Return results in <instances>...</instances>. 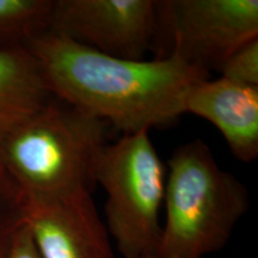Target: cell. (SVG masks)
Returning a JSON list of instances; mask_svg holds the SVG:
<instances>
[{"instance_id":"obj_1","label":"cell","mask_w":258,"mask_h":258,"mask_svg":"<svg viewBox=\"0 0 258 258\" xmlns=\"http://www.w3.org/2000/svg\"><path fill=\"white\" fill-rule=\"evenodd\" d=\"M27 49L55 98L132 134L167 125L184 114L194 85L208 71L178 54L152 60L105 55L67 38L43 32Z\"/></svg>"},{"instance_id":"obj_2","label":"cell","mask_w":258,"mask_h":258,"mask_svg":"<svg viewBox=\"0 0 258 258\" xmlns=\"http://www.w3.org/2000/svg\"><path fill=\"white\" fill-rule=\"evenodd\" d=\"M108 127L54 97L0 139V163L24 199L92 192Z\"/></svg>"},{"instance_id":"obj_3","label":"cell","mask_w":258,"mask_h":258,"mask_svg":"<svg viewBox=\"0 0 258 258\" xmlns=\"http://www.w3.org/2000/svg\"><path fill=\"white\" fill-rule=\"evenodd\" d=\"M165 221L158 254L203 258L221 250L249 209V191L194 139L173 151L165 180Z\"/></svg>"},{"instance_id":"obj_4","label":"cell","mask_w":258,"mask_h":258,"mask_svg":"<svg viewBox=\"0 0 258 258\" xmlns=\"http://www.w3.org/2000/svg\"><path fill=\"white\" fill-rule=\"evenodd\" d=\"M106 194L105 226L121 258L159 251L165 195V169L150 131L122 134L104 147L96 172Z\"/></svg>"},{"instance_id":"obj_5","label":"cell","mask_w":258,"mask_h":258,"mask_svg":"<svg viewBox=\"0 0 258 258\" xmlns=\"http://www.w3.org/2000/svg\"><path fill=\"white\" fill-rule=\"evenodd\" d=\"M158 14L156 57L175 53L208 72L258 38L257 0H164Z\"/></svg>"},{"instance_id":"obj_6","label":"cell","mask_w":258,"mask_h":258,"mask_svg":"<svg viewBox=\"0 0 258 258\" xmlns=\"http://www.w3.org/2000/svg\"><path fill=\"white\" fill-rule=\"evenodd\" d=\"M48 32L105 55L145 60L156 51V0H54Z\"/></svg>"},{"instance_id":"obj_7","label":"cell","mask_w":258,"mask_h":258,"mask_svg":"<svg viewBox=\"0 0 258 258\" xmlns=\"http://www.w3.org/2000/svg\"><path fill=\"white\" fill-rule=\"evenodd\" d=\"M23 199V220L41 258H115L92 192Z\"/></svg>"},{"instance_id":"obj_8","label":"cell","mask_w":258,"mask_h":258,"mask_svg":"<svg viewBox=\"0 0 258 258\" xmlns=\"http://www.w3.org/2000/svg\"><path fill=\"white\" fill-rule=\"evenodd\" d=\"M184 114L199 116L217 127L238 160L257 159L258 88L221 77L202 80L186 96Z\"/></svg>"},{"instance_id":"obj_9","label":"cell","mask_w":258,"mask_h":258,"mask_svg":"<svg viewBox=\"0 0 258 258\" xmlns=\"http://www.w3.org/2000/svg\"><path fill=\"white\" fill-rule=\"evenodd\" d=\"M53 98L36 60L27 48L0 49V139Z\"/></svg>"},{"instance_id":"obj_10","label":"cell","mask_w":258,"mask_h":258,"mask_svg":"<svg viewBox=\"0 0 258 258\" xmlns=\"http://www.w3.org/2000/svg\"><path fill=\"white\" fill-rule=\"evenodd\" d=\"M54 0H0V49L27 48L49 28Z\"/></svg>"},{"instance_id":"obj_11","label":"cell","mask_w":258,"mask_h":258,"mask_svg":"<svg viewBox=\"0 0 258 258\" xmlns=\"http://www.w3.org/2000/svg\"><path fill=\"white\" fill-rule=\"evenodd\" d=\"M23 222V199L8 173H0V253Z\"/></svg>"},{"instance_id":"obj_12","label":"cell","mask_w":258,"mask_h":258,"mask_svg":"<svg viewBox=\"0 0 258 258\" xmlns=\"http://www.w3.org/2000/svg\"><path fill=\"white\" fill-rule=\"evenodd\" d=\"M221 78L241 85L258 88V38L232 53L219 70Z\"/></svg>"},{"instance_id":"obj_13","label":"cell","mask_w":258,"mask_h":258,"mask_svg":"<svg viewBox=\"0 0 258 258\" xmlns=\"http://www.w3.org/2000/svg\"><path fill=\"white\" fill-rule=\"evenodd\" d=\"M0 258H41L28 225L23 220L12 234Z\"/></svg>"},{"instance_id":"obj_14","label":"cell","mask_w":258,"mask_h":258,"mask_svg":"<svg viewBox=\"0 0 258 258\" xmlns=\"http://www.w3.org/2000/svg\"><path fill=\"white\" fill-rule=\"evenodd\" d=\"M138 258H173V257H166V256H161V254H148V256H144V257H138Z\"/></svg>"},{"instance_id":"obj_15","label":"cell","mask_w":258,"mask_h":258,"mask_svg":"<svg viewBox=\"0 0 258 258\" xmlns=\"http://www.w3.org/2000/svg\"><path fill=\"white\" fill-rule=\"evenodd\" d=\"M2 172H4V169H3V166H2V163H0V173Z\"/></svg>"}]
</instances>
